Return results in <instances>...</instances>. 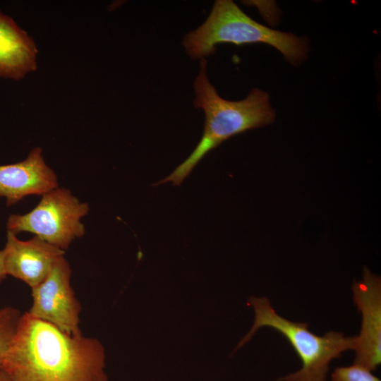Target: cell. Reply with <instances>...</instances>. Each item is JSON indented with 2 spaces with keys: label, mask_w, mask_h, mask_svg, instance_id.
<instances>
[{
  "label": "cell",
  "mask_w": 381,
  "mask_h": 381,
  "mask_svg": "<svg viewBox=\"0 0 381 381\" xmlns=\"http://www.w3.org/2000/svg\"><path fill=\"white\" fill-rule=\"evenodd\" d=\"M105 358L97 339L67 334L25 312L1 370L13 381H107Z\"/></svg>",
  "instance_id": "cell-1"
},
{
  "label": "cell",
  "mask_w": 381,
  "mask_h": 381,
  "mask_svg": "<svg viewBox=\"0 0 381 381\" xmlns=\"http://www.w3.org/2000/svg\"><path fill=\"white\" fill-rule=\"evenodd\" d=\"M200 65V71L193 84V104L205 113L202 138L191 154L155 186L167 182L180 186L203 157L222 142L248 130L268 125L274 120L275 112L267 92L255 88L242 100H226L219 95L210 83L206 59H201Z\"/></svg>",
  "instance_id": "cell-2"
},
{
  "label": "cell",
  "mask_w": 381,
  "mask_h": 381,
  "mask_svg": "<svg viewBox=\"0 0 381 381\" xmlns=\"http://www.w3.org/2000/svg\"><path fill=\"white\" fill-rule=\"evenodd\" d=\"M222 43L267 44L294 65L302 62L308 50L305 38L258 23L231 0L215 1L204 23L188 32L182 44L190 58L202 59L214 54L216 46Z\"/></svg>",
  "instance_id": "cell-3"
},
{
  "label": "cell",
  "mask_w": 381,
  "mask_h": 381,
  "mask_svg": "<svg viewBox=\"0 0 381 381\" xmlns=\"http://www.w3.org/2000/svg\"><path fill=\"white\" fill-rule=\"evenodd\" d=\"M248 304L254 309L255 321L235 350L246 344L259 328L269 327L287 339L302 361L298 371L276 381H325L331 361L356 347L357 336L346 337L334 331L315 335L308 330V323L292 322L277 314L267 298L251 296Z\"/></svg>",
  "instance_id": "cell-4"
},
{
  "label": "cell",
  "mask_w": 381,
  "mask_h": 381,
  "mask_svg": "<svg viewBox=\"0 0 381 381\" xmlns=\"http://www.w3.org/2000/svg\"><path fill=\"white\" fill-rule=\"evenodd\" d=\"M88 212L87 203L80 202L69 190L56 188L44 194L30 212L11 214L7 229L16 235L32 233L65 251L73 241L84 235L81 219Z\"/></svg>",
  "instance_id": "cell-5"
},
{
  "label": "cell",
  "mask_w": 381,
  "mask_h": 381,
  "mask_svg": "<svg viewBox=\"0 0 381 381\" xmlns=\"http://www.w3.org/2000/svg\"><path fill=\"white\" fill-rule=\"evenodd\" d=\"M71 269L64 255L56 260L47 277L32 288V304L27 313L63 332L80 337L81 305L71 285Z\"/></svg>",
  "instance_id": "cell-6"
},
{
  "label": "cell",
  "mask_w": 381,
  "mask_h": 381,
  "mask_svg": "<svg viewBox=\"0 0 381 381\" xmlns=\"http://www.w3.org/2000/svg\"><path fill=\"white\" fill-rule=\"evenodd\" d=\"M353 301L362 315L353 364L370 371L381 363V281L366 267L352 286Z\"/></svg>",
  "instance_id": "cell-7"
},
{
  "label": "cell",
  "mask_w": 381,
  "mask_h": 381,
  "mask_svg": "<svg viewBox=\"0 0 381 381\" xmlns=\"http://www.w3.org/2000/svg\"><path fill=\"white\" fill-rule=\"evenodd\" d=\"M3 251L6 275L22 280L31 289L47 277L56 260L65 253L37 236L22 241L8 231Z\"/></svg>",
  "instance_id": "cell-8"
},
{
  "label": "cell",
  "mask_w": 381,
  "mask_h": 381,
  "mask_svg": "<svg viewBox=\"0 0 381 381\" xmlns=\"http://www.w3.org/2000/svg\"><path fill=\"white\" fill-rule=\"evenodd\" d=\"M56 188V175L46 164L40 147L32 149L20 162L0 165V197L6 198L7 206L26 196L43 195Z\"/></svg>",
  "instance_id": "cell-9"
},
{
  "label": "cell",
  "mask_w": 381,
  "mask_h": 381,
  "mask_svg": "<svg viewBox=\"0 0 381 381\" xmlns=\"http://www.w3.org/2000/svg\"><path fill=\"white\" fill-rule=\"evenodd\" d=\"M37 53L32 38L0 11V78L19 80L36 71Z\"/></svg>",
  "instance_id": "cell-10"
},
{
  "label": "cell",
  "mask_w": 381,
  "mask_h": 381,
  "mask_svg": "<svg viewBox=\"0 0 381 381\" xmlns=\"http://www.w3.org/2000/svg\"><path fill=\"white\" fill-rule=\"evenodd\" d=\"M22 313L12 306L0 308V369L17 332Z\"/></svg>",
  "instance_id": "cell-11"
},
{
  "label": "cell",
  "mask_w": 381,
  "mask_h": 381,
  "mask_svg": "<svg viewBox=\"0 0 381 381\" xmlns=\"http://www.w3.org/2000/svg\"><path fill=\"white\" fill-rule=\"evenodd\" d=\"M331 377V381H381L370 370L356 364L335 368Z\"/></svg>",
  "instance_id": "cell-12"
},
{
  "label": "cell",
  "mask_w": 381,
  "mask_h": 381,
  "mask_svg": "<svg viewBox=\"0 0 381 381\" xmlns=\"http://www.w3.org/2000/svg\"><path fill=\"white\" fill-rule=\"evenodd\" d=\"M6 274L4 268V251L0 250V283L6 278Z\"/></svg>",
  "instance_id": "cell-13"
},
{
  "label": "cell",
  "mask_w": 381,
  "mask_h": 381,
  "mask_svg": "<svg viewBox=\"0 0 381 381\" xmlns=\"http://www.w3.org/2000/svg\"><path fill=\"white\" fill-rule=\"evenodd\" d=\"M0 381H13L4 370L0 369Z\"/></svg>",
  "instance_id": "cell-14"
}]
</instances>
